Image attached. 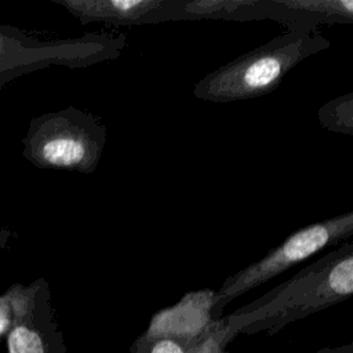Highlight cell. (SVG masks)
<instances>
[{"label":"cell","mask_w":353,"mask_h":353,"mask_svg":"<svg viewBox=\"0 0 353 353\" xmlns=\"http://www.w3.org/2000/svg\"><path fill=\"white\" fill-rule=\"evenodd\" d=\"M353 294V244L343 243L258 299L225 316L236 335L277 334L288 324L349 299Z\"/></svg>","instance_id":"obj_1"},{"label":"cell","mask_w":353,"mask_h":353,"mask_svg":"<svg viewBox=\"0 0 353 353\" xmlns=\"http://www.w3.org/2000/svg\"><path fill=\"white\" fill-rule=\"evenodd\" d=\"M330 47V40L319 30H287L205 74L194 84L193 94L210 102H233L266 95L274 91L301 61Z\"/></svg>","instance_id":"obj_2"},{"label":"cell","mask_w":353,"mask_h":353,"mask_svg":"<svg viewBox=\"0 0 353 353\" xmlns=\"http://www.w3.org/2000/svg\"><path fill=\"white\" fill-rule=\"evenodd\" d=\"M106 127L94 114L68 106L33 117L22 156L37 168L91 174L99 164Z\"/></svg>","instance_id":"obj_3"},{"label":"cell","mask_w":353,"mask_h":353,"mask_svg":"<svg viewBox=\"0 0 353 353\" xmlns=\"http://www.w3.org/2000/svg\"><path fill=\"white\" fill-rule=\"evenodd\" d=\"M124 47V34L87 33L74 39H40L0 23V88L22 74L50 66L85 68L114 59Z\"/></svg>","instance_id":"obj_4"},{"label":"cell","mask_w":353,"mask_h":353,"mask_svg":"<svg viewBox=\"0 0 353 353\" xmlns=\"http://www.w3.org/2000/svg\"><path fill=\"white\" fill-rule=\"evenodd\" d=\"M352 236L353 211H346L295 230L261 259L243 268L223 281L214 295L211 306L212 320L221 319L225 306L233 299L274 279L324 248L349 240Z\"/></svg>","instance_id":"obj_5"},{"label":"cell","mask_w":353,"mask_h":353,"mask_svg":"<svg viewBox=\"0 0 353 353\" xmlns=\"http://www.w3.org/2000/svg\"><path fill=\"white\" fill-rule=\"evenodd\" d=\"M81 23L102 22L116 26L181 21V0H51Z\"/></svg>","instance_id":"obj_6"},{"label":"cell","mask_w":353,"mask_h":353,"mask_svg":"<svg viewBox=\"0 0 353 353\" xmlns=\"http://www.w3.org/2000/svg\"><path fill=\"white\" fill-rule=\"evenodd\" d=\"M6 339L8 353H66L51 307L50 287L43 277L29 309Z\"/></svg>","instance_id":"obj_7"},{"label":"cell","mask_w":353,"mask_h":353,"mask_svg":"<svg viewBox=\"0 0 353 353\" xmlns=\"http://www.w3.org/2000/svg\"><path fill=\"white\" fill-rule=\"evenodd\" d=\"M263 19L288 30L313 32L320 23H353L352 0H261Z\"/></svg>","instance_id":"obj_8"},{"label":"cell","mask_w":353,"mask_h":353,"mask_svg":"<svg viewBox=\"0 0 353 353\" xmlns=\"http://www.w3.org/2000/svg\"><path fill=\"white\" fill-rule=\"evenodd\" d=\"M215 291L203 290L186 294L179 303L167 307L152 317L146 331L190 339L201 332L212 320L211 306Z\"/></svg>","instance_id":"obj_9"},{"label":"cell","mask_w":353,"mask_h":353,"mask_svg":"<svg viewBox=\"0 0 353 353\" xmlns=\"http://www.w3.org/2000/svg\"><path fill=\"white\" fill-rule=\"evenodd\" d=\"M179 14L181 21L247 22L263 19L261 0H181Z\"/></svg>","instance_id":"obj_10"},{"label":"cell","mask_w":353,"mask_h":353,"mask_svg":"<svg viewBox=\"0 0 353 353\" xmlns=\"http://www.w3.org/2000/svg\"><path fill=\"white\" fill-rule=\"evenodd\" d=\"M39 287V279L29 285L15 283L0 294V341L7 338L29 309Z\"/></svg>","instance_id":"obj_11"},{"label":"cell","mask_w":353,"mask_h":353,"mask_svg":"<svg viewBox=\"0 0 353 353\" xmlns=\"http://www.w3.org/2000/svg\"><path fill=\"white\" fill-rule=\"evenodd\" d=\"M320 124L334 132L346 135L353 134V94L328 101L319 109Z\"/></svg>","instance_id":"obj_12"},{"label":"cell","mask_w":353,"mask_h":353,"mask_svg":"<svg viewBox=\"0 0 353 353\" xmlns=\"http://www.w3.org/2000/svg\"><path fill=\"white\" fill-rule=\"evenodd\" d=\"M234 336L223 317L211 320L201 332L188 339L189 353H228L226 346Z\"/></svg>","instance_id":"obj_13"},{"label":"cell","mask_w":353,"mask_h":353,"mask_svg":"<svg viewBox=\"0 0 353 353\" xmlns=\"http://www.w3.org/2000/svg\"><path fill=\"white\" fill-rule=\"evenodd\" d=\"M130 353H189L186 339L145 331L131 345Z\"/></svg>","instance_id":"obj_14"},{"label":"cell","mask_w":353,"mask_h":353,"mask_svg":"<svg viewBox=\"0 0 353 353\" xmlns=\"http://www.w3.org/2000/svg\"><path fill=\"white\" fill-rule=\"evenodd\" d=\"M314 353H353V343L349 342L341 346H325L316 350Z\"/></svg>","instance_id":"obj_15"},{"label":"cell","mask_w":353,"mask_h":353,"mask_svg":"<svg viewBox=\"0 0 353 353\" xmlns=\"http://www.w3.org/2000/svg\"><path fill=\"white\" fill-rule=\"evenodd\" d=\"M12 237H15V233L11 229L0 226V250H4L6 247H8Z\"/></svg>","instance_id":"obj_16"}]
</instances>
